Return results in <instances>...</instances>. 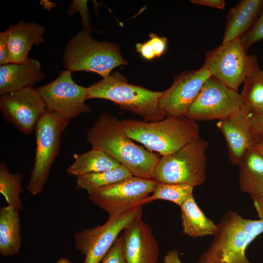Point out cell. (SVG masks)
Segmentation results:
<instances>
[{
	"instance_id": "24",
	"label": "cell",
	"mask_w": 263,
	"mask_h": 263,
	"mask_svg": "<svg viewBox=\"0 0 263 263\" xmlns=\"http://www.w3.org/2000/svg\"><path fill=\"white\" fill-rule=\"evenodd\" d=\"M241 94L243 106L251 113L263 111V70L260 69L257 57L250 55L249 67Z\"/></svg>"
},
{
	"instance_id": "5",
	"label": "cell",
	"mask_w": 263,
	"mask_h": 263,
	"mask_svg": "<svg viewBox=\"0 0 263 263\" xmlns=\"http://www.w3.org/2000/svg\"><path fill=\"white\" fill-rule=\"evenodd\" d=\"M62 57L65 68L71 73L94 72L103 78L109 76L115 67L128 65L118 44L94 39L83 29L70 39Z\"/></svg>"
},
{
	"instance_id": "21",
	"label": "cell",
	"mask_w": 263,
	"mask_h": 263,
	"mask_svg": "<svg viewBox=\"0 0 263 263\" xmlns=\"http://www.w3.org/2000/svg\"><path fill=\"white\" fill-rule=\"evenodd\" d=\"M180 207L183 234L193 238L213 235L217 225L200 209L193 193L187 197Z\"/></svg>"
},
{
	"instance_id": "36",
	"label": "cell",
	"mask_w": 263,
	"mask_h": 263,
	"mask_svg": "<svg viewBox=\"0 0 263 263\" xmlns=\"http://www.w3.org/2000/svg\"><path fill=\"white\" fill-rule=\"evenodd\" d=\"M253 205L260 219H263V194L253 200Z\"/></svg>"
},
{
	"instance_id": "18",
	"label": "cell",
	"mask_w": 263,
	"mask_h": 263,
	"mask_svg": "<svg viewBox=\"0 0 263 263\" xmlns=\"http://www.w3.org/2000/svg\"><path fill=\"white\" fill-rule=\"evenodd\" d=\"M45 78L37 59L29 58L21 63L0 65V95L33 87Z\"/></svg>"
},
{
	"instance_id": "19",
	"label": "cell",
	"mask_w": 263,
	"mask_h": 263,
	"mask_svg": "<svg viewBox=\"0 0 263 263\" xmlns=\"http://www.w3.org/2000/svg\"><path fill=\"white\" fill-rule=\"evenodd\" d=\"M263 8V0H241L230 8L222 44L241 38L252 27Z\"/></svg>"
},
{
	"instance_id": "33",
	"label": "cell",
	"mask_w": 263,
	"mask_h": 263,
	"mask_svg": "<svg viewBox=\"0 0 263 263\" xmlns=\"http://www.w3.org/2000/svg\"><path fill=\"white\" fill-rule=\"evenodd\" d=\"M9 49L6 39L5 32L0 33V65L10 63Z\"/></svg>"
},
{
	"instance_id": "16",
	"label": "cell",
	"mask_w": 263,
	"mask_h": 263,
	"mask_svg": "<svg viewBox=\"0 0 263 263\" xmlns=\"http://www.w3.org/2000/svg\"><path fill=\"white\" fill-rule=\"evenodd\" d=\"M123 249L128 263H158L159 246L150 226L138 216L123 231Z\"/></svg>"
},
{
	"instance_id": "2",
	"label": "cell",
	"mask_w": 263,
	"mask_h": 263,
	"mask_svg": "<svg viewBox=\"0 0 263 263\" xmlns=\"http://www.w3.org/2000/svg\"><path fill=\"white\" fill-rule=\"evenodd\" d=\"M119 124L130 138L162 156L173 154L200 137L197 121L185 116L166 117L154 122L126 119Z\"/></svg>"
},
{
	"instance_id": "3",
	"label": "cell",
	"mask_w": 263,
	"mask_h": 263,
	"mask_svg": "<svg viewBox=\"0 0 263 263\" xmlns=\"http://www.w3.org/2000/svg\"><path fill=\"white\" fill-rule=\"evenodd\" d=\"M262 233L263 219H245L229 210L217 225L210 245L196 263H252L246 257V250Z\"/></svg>"
},
{
	"instance_id": "30",
	"label": "cell",
	"mask_w": 263,
	"mask_h": 263,
	"mask_svg": "<svg viewBox=\"0 0 263 263\" xmlns=\"http://www.w3.org/2000/svg\"><path fill=\"white\" fill-rule=\"evenodd\" d=\"M100 263H128L124 252L122 235L117 239Z\"/></svg>"
},
{
	"instance_id": "4",
	"label": "cell",
	"mask_w": 263,
	"mask_h": 263,
	"mask_svg": "<svg viewBox=\"0 0 263 263\" xmlns=\"http://www.w3.org/2000/svg\"><path fill=\"white\" fill-rule=\"evenodd\" d=\"M87 99L100 98L112 101L120 108L140 116L145 121L154 122L165 115L159 105L162 92L152 91L130 83L116 72L87 87Z\"/></svg>"
},
{
	"instance_id": "22",
	"label": "cell",
	"mask_w": 263,
	"mask_h": 263,
	"mask_svg": "<svg viewBox=\"0 0 263 263\" xmlns=\"http://www.w3.org/2000/svg\"><path fill=\"white\" fill-rule=\"evenodd\" d=\"M19 211L10 206L0 208V253L4 257L17 254L21 245Z\"/></svg>"
},
{
	"instance_id": "15",
	"label": "cell",
	"mask_w": 263,
	"mask_h": 263,
	"mask_svg": "<svg viewBox=\"0 0 263 263\" xmlns=\"http://www.w3.org/2000/svg\"><path fill=\"white\" fill-rule=\"evenodd\" d=\"M251 112L243 107L230 116L219 120L217 127L223 133L227 146L229 159L238 165L250 149L258 142L250 121Z\"/></svg>"
},
{
	"instance_id": "23",
	"label": "cell",
	"mask_w": 263,
	"mask_h": 263,
	"mask_svg": "<svg viewBox=\"0 0 263 263\" xmlns=\"http://www.w3.org/2000/svg\"><path fill=\"white\" fill-rule=\"evenodd\" d=\"M74 161L66 169L67 174L76 177L107 171L121 164L105 152L96 149L74 155Z\"/></svg>"
},
{
	"instance_id": "1",
	"label": "cell",
	"mask_w": 263,
	"mask_h": 263,
	"mask_svg": "<svg viewBox=\"0 0 263 263\" xmlns=\"http://www.w3.org/2000/svg\"><path fill=\"white\" fill-rule=\"evenodd\" d=\"M119 120L106 112L100 114L87 132L86 140L92 148L100 150L134 176L153 179L160 155L135 144L121 128Z\"/></svg>"
},
{
	"instance_id": "8",
	"label": "cell",
	"mask_w": 263,
	"mask_h": 263,
	"mask_svg": "<svg viewBox=\"0 0 263 263\" xmlns=\"http://www.w3.org/2000/svg\"><path fill=\"white\" fill-rule=\"evenodd\" d=\"M157 183L153 179L132 176L113 184L88 192L91 201L109 216L131 210L145 204Z\"/></svg>"
},
{
	"instance_id": "25",
	"label": "cell",
	"mask_w": 263,
	"mask_h": 263,
	"mask_svg": "<svg viewBox=\"0 0 263 263\" xmlns=\"http://www.w3.org/2000/svg\"><path fill=\"white\" fill-rule=\"evenodd\" d=\"M133 176L130 171L120 165L113 169L76 177L75 188L86 190L87 193Z\"/></svg>"
},
{
	"instance_id": "20",
	"label": "cell",
	"mask_w": 263,
	"mask_h": 263,
	"mask_svg": "<svg viewBox=\"0 0 263 263\" xmlns=\"http://www.w3.org/2000/svg\"><path fill=\"white\" fill-rule=\"evenodd\" d=\"M238 166L240 189L253 201L263 194V156L254 147L246 152Z\"/></svg>"
},
{
	"instance_id": "26",
	"label": "cell",
	"mask_w": 263,
	"mask_h": 263,
	"mask_svg": "<svg viewBox=\"0 0 263 263\" xmlns=\"http://www.w3.org/2000/svg\"><path fill=\"white\" fill-rule=\"evenodd\" d=\"M22 174L19 171L11 173L6 164L0 163V192L4 197L8 206L19 211L23 209L20 195L23 192Z\"/></svg>"
},
{
	"instance_id": "29",
	"label": "cell",
	"mask_w": 263,
	"mask_h": 263,
	"mask_svg": "<svg viewBox=\"0 0 263 263\" xmlns=\"http://www.w3.org/2000/svg\"><path fill=\"white\" fill-rule=\"evenodd\" d=\"M263 39V8L252 27L241 38L246 51L253 44Z\"/></svg>"
},
{
	"instance_id": "12",
	"label": "cell",
	"mask_w": 263,
	"mask_h": 263,
	"mask_svg": "<svg viewBox=\"0 0 263 263\" xmlns=\"http://www.w3.org/2000/svg\"><path fill=\"white\" fill-rule=\"evenodd\" d=\"M68 70L61 72L53 81L36 88L48 111L70 119L91 112L86 104L88 89L76 84Z\"/></svg>"
},
{
	"instance_id": "32",
	"label": "cell",
	"mask_w": 263,
	"mask_h": 263,
	"mask_svg": "<svg viewBox=\"0 0 263 263\" xmlns=\"http://www.w3.org/2000/svg\"><path fill=\"white\" fill-rule=\"evenodd\" d=\"M250 121L254 135L258 142L263 141V111L251 112Z\"/></svg>"
},
{
	"instance_id": "6",
	"label": "cell",
	"mask_w": 263,
	"mask_h": 263,
	"mask_svg": "<svg viewBox=\"0 0 263 263\" xmlns=\"http://www.w3.org/2000/svg\"><path fill=\"white\" fill-rule=\"evenodd\" d=\"M209 143L200 137L175 153L161 157L155 168L157 183L201 186L206 177Z\"/></svg>"
},
{
	"instance_id": "10",
	"label": "cell",
	"mask_w": 263,
	"mask_h": 263,
	"mask_svg": "<svg viewBox=\"0 0 263 263\" xmlns=\"http://www.w3.org/2000/svg\"><path fill=\"white\" fill-rule=\"evenodd\" d=\"M243 106L238 91L211 76L204 83L185 116L196 121L219 120L230 116Z\"/></svg>"
},
{
	"instance_id": "28",
	"label": "cell",
	"mask_w": 263,
	"mask_h": 263,
	"mask_svg": "<svg viewBox=\"0 0 263 263\" xmlns=\"http://www.w3.org/2000/svg\"><path fill=\"white\" fill-rule=\"evenodd\" d=\"M150 38L144 43L136 45V51L146 60H151L160 57L165 52L167 45V38L151 33Z\"/></svg>"
},
{
	"instance_id": "7",
	"label": "cell",
	"mask_w": 263,
	"mask_h": 263,
	"mask_svg": "<svg viewBox=\"0 0 263 263\" xmlns=\"http://www.w3.org/2000/svg\"><path fill=\"white\" fill-rule=\"evenodd\" d=\"M70 120L47 110L38 122L35 130V161L26 187L31 195H37L43 191L52 165L60 151L61 134Z\"/></svg>"
},
{
	"instance_id": "11",
	"label": "cell",
	"mask_w": 263,
	"mask_h": 263,
	"mask_svg": "<svg viewBox=\"0 0 263 263\" xmlns=\"http://www.w3.org/2000/svg\"><path fill=\"white\" fill-rule=\"evenodd\" d=\"M238 38L207 51L203 67L224 85L238 91L244 82L250 63V55Z\"/></svg>"
},
{
	"instance_id": "35",
	"label": "cell",
	"mask_w": 263,
	"mask_h": 263,
	"mask_svg": "<svg viewBox=\"0 0 263 263\" xmlns=\"http://www.w3.org/2000/svg\"><path fill=\"white\" fill-rule=\"evenodd\" d=\"M164 263H182L178 250L176 249L169 250L164 256Z\"/></svg>"
},
{
	"instance_id": "9",
	"label": "cell",
	"mask_w": 263,
	"mask_h": 263,
	"mask_svg": "<svg viewBox=\"0 0 263 263\" xmlns=\"http://www.w3.org/2000/svg\"><path fill=\"white\" fill-rule=\"evenodd\" d=\"M143 213L141 207L122 214L109 216L106 222L74 234L75 249L85 258L83 263H100L111 249L120 233Z\"/></svg>"
},
{
	"instance_id": "37",
	"label": "cell",
	"mask_w": 263,
	"mask_h": 263,
	"mask_svg": "<svg viewBox=\"0 0 263 263\" xmlns=\"http://www.w3.org/2000/svg\"><path fill=\"white\" fill-rule=\"evenodd\" d=\"M254 147L263 156V141H260L257 142Z\"/></svg>"
},
{
	"instance_id": "31",
	"label": "cell",
	"mask_w": 263,
	"mask_h": 263,
	"mask_svg": "<svg viewBox=\"0 0 263 263\" xmlns=\"http://www.w3.org/2000/svg\"><path fill=\"white\" fill-rule=\"evenodd\" d=\"M86 4L87 1L74 0L70 7L69 13L73 14L76 11H78L81 16L83 30L90 32L92 28L89 23L88 12Z\"/></svg>"
},
{
	"instance_id": "27",
	"label": "cell",
	"mask_w": 263,
	"mask_h": 263,
	"mask_svg": "<svg viewBox=\"0 0 263 263\" xmlns=\"http://www.w3.org/2000/svg\"><path fill=\"white\" fill-rule=\"evenodd\" d=\"M194 188L187 184L157 183L152 194L145 199V204L164 200L181 207L187 197L193 193Z\"/></svg>"
},
{
	"instance_id": "17",
	"label": "cell",
	"mask_w": 263,
	"mask_h": 263,
	"mask_svg": "<svg viewBox=\"0 0 263 263\" xmlns=\"http://www.w3.org/2000/svg\"><path fill=\"white\" fill-rule=\"evenodd\" d=\"M45 26L34 22H25L21 19L17 24L10 25L4 31L9 49L10 63H21L28 58L34 45H40L45 40Z\"/></svg>"
},
{
	"instance_id": "14",
	"label": "cell",
	"mask_w": 263,
	"mask_h": 263,
	"mask_svg": "<svg viewBox=\"0 0 263 263\" xmlns=\"http://www.w3.org/2000/svg\"><path fill=\"white\" fill-rule=\"evenodd\" d=\"M211 76L204 67L184 71L174 77L171 86L162 92L160 109L166 117L185 116L207 79Z\"/></svg>"
},
{
	"instance_id": "13",
	"label": "cell",
	"mask_w": 263,
	"mask_h": 263,
	"mask_svg": "<svg viewBox=\"0 0 263 263\" xmlns=\"http://www.w3.org/2000/svg\"><path fill=\"white\" fill-rule=\"evenodd\" d=\"M0 109L5 121L29 134L47 111L36 88L28 87L0 95Z\"/></svg>"
},
{
	"instance_id": "34",
	"label": "cell",
	"mask_w": 263,
	"mask_h": 263,
	"mask_svg": "<svg viewBox=\"0 0 263 263\" xmlns=\"http://www.w3.org/2000/svg\"><path fill=\"white\" fill-rule=\"evenodd\" d=\"M190 2L221 10L225 9V2L224 0H191Z\"/></svg>"
},
{
	"instance_id": "38",
	"label": "cell",
	"mask_w": 263,
	"mask_h": 263,
	"mask_svg": "<svg viewBox=\"0 0 263 263\" xmlns=\"http://www.w3.org/2000/svg\"><path fill=\"white\" fill-rule=\"evenodd\" d=\"M56 263H71V262L66 258H61L59 259Z\"/></svg>"
}]
</instances>
